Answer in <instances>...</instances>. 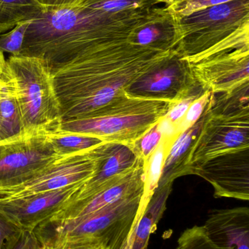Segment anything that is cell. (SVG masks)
<instances>
[{"label": "cell", "instance_id": "obj_1", "mask_svg": "<svg viewBox=\"0 0 249 249\" xmlns=\"http://www.w3.org/2000/svg\"><path fill=\"white\" fill-rule=\"evenodd\" d=\"M149 10L111 14L86 2L68 8L39 9L30 19L20 55L39 58L53 70L94 47L127 39Z\"/></svg>", "mask_w": 249, "mask_h": 249}, {"label": "cell", "instance_id": "obj_2", "mask_svg": "<svg viewBox=\"0 0 249 249\" xmlns=\"http://www.w3.org/2000/svg\"><path fill=\"white\" fill-rule=\"evenodd\" d=\"M172 52L142 48L119 39L94 47L51 70L61 118L107 86L121 82L134 83L159 67Z\"/></svg>", "mask_w": 249, "mask_h": 249}, {"label": "cell", "instance_id": "obj_3", "mask_svg": "<svg viewBox=\"0 0 249 249\" xmlns=\"http://www.w3.org/2000/svg\"><path fill=\"white\" fill-rule=\"evenodd\" d=\"M143 191L98 212L69 219H48L35 229L42 247L78 245L121 249L130 235Z\"/></svg>", "mask_w": 249, "mask_h": 249}, {"label": "cell", "instance_id": "obj_4", "mask_svg": "<svg viewBox=\"0 0 249 249\" xmlns=\"http://www.w3.org/2000/svg\"><path fill=\"white\" fill-rule=\"evenodd\" d=\"M6 65L23 134H48L59 130L61 107L50 69L39 58L23 55H10Z\"/></svg>", "mask_w": 249, "mask_h": 249}, {"label": "cell", "instance_id": "obj_5", "mask_svg": "<svg viewBox=\"0 0 249 249\" xmlns=\"http://www.w3.org/2000/svg\"><path fill=\"white\" fill-rule=\"evenodd\" d=\"M175 99L127 95L95 116L63 121L59 130L133 144L168 112Z\"/></svg>", "mask_w": 249, "mask_h": 249}, {"label": "cell", "instance_id": "obj_6", "mask_svg": "<svg viewBox=\"0 0 249 249\" xmlns=\"http://www.w3.org/2000/svg\"><path fill=\"white\" fill-rule=\"evenodd\" d=\"M175 20L174 50L182 58L192 56L249 23V0H233L175 18Z\"/></svg>", "mask_w": 249, "mask_h": 249}, {"label": "cell", "instance_id": "obj_7", "mask_svg": "<svg viewBox=\"0 0 249 249\" xmlns=\"http://www.w3.org/2000/svg\"><path fill=\"white\" fill-rule=\"evenodd\" d=\"M113 143L105 142L89 150L58 157L28 181L0 189V197H24L86 182L97 173Z\"/></svg>", "mask_w": 249, "mask_h": 249}, {"label": "cell", "instance_id": "obj_8", "mask_svg": "<svg viewBox=\"0 0 249 249\" xmlns=\"http://www.w3.org/2000/svg\"><path fill=\"white\" fill-rule=\"evenodd\" d=\"M58 157L45 133L0 142V189L28 181Z\"/></svg>", "mask_w": 249, "mask_h": 249}, {"label": "cell", "instance_id": "obj_9", "mask_svg": "<svg viewBox=\"0 0 249 249\" xmlns=\"http://www.w3.org/2000/svg\"><path fill=\"white\" fill-rule=\"evenodd\" d=\"M83 184L24 197H0V216L19 231H35L70 203Z\"/></svg>", "mask_w": 249, "mask_h": 249}, {"label": "cell", "instance_id": "obj_10", "mask_svg": "<svg viewBox=\"0 0 249 249\" xmlns=\"http://www.w3.org/2000/svg\"><path fill=\"white\" fill-rule=\"evenodd\" d=\"M244 112L219 118L208 115L200 139L195 142L187 163L209 161L227 154L236 153L249 148V120L244 121Z\"/></svg>", "mask_w": 249, "mask_h": 249}, {"label": "cell", "instance_id": "obj_11", "mask_svg": "<svg viewBox=\"0 0 249 249\" xmlns=\"http://www.w3.org/2000/svg\"><path fill=\"white\" fill-rule=\"evenodd\" d=\"M249 48H241L187 66L192 77L208 90L232 93L249 83Z\"/></svg>", "mask_w": 249, "mask_h": 249}, {"label": "cell", "instance_id": "obj_12", "mask_svg": "<svg viewBox=\"0 0 249 249\" xmlns=\"http://www.w3.org/2000/svg\"><path fill=\"white\" fill-rule=\"evenodd\" d=\"M143 162L137 158L131 144L113 143L97 173L82 184L70 203L95 196L121 181Z\"/></svg>", "mask_w": 249, "mask_h": 249}, {"label": "cell", "instance_id": "obj_13", "mask_svg": "<svg viewBox=\"0 0 249 249\" xmlns=\"http://www.w3.org/2000/svg\"><path fill=\"white\" fill-rule=\"evenodd\" d=\"M127 41L131 45L156 51L174 50L176 20L165 6L152 7L130 30Z\"/></svg>", "mask_w": 249, "mask_h": 249}, {"label": "cell", "instance_id": "obj_14", "mask_svg": "<svg viewBox=\"0 0 249 249\" xmlns=\"http://www.w3.org/2000/svg\"><path fill=\"white\" fill-rule=\"evenodd\" d=\"M203 228L222 249H249V208L211 211Z\"/></svg>", "mask_w": 249, "mask_h": 249}, {"label": "cell", "instance_id": "obj_15", "mask_svg": "<svg viewBox=\"0 0 249 249\" xmlns=\"http://www.w3.org/2000/svg\"><path fill=\"white\" fill-rule=\"evenodd\" d=\"M144 162L121 181L84 200L66 205L51 219H69L98 212L143 190Z\"/></svg>", "mask_w": 249, "mask_h": 249}, {"label": "cell", "instance_id": "obj_16", "mask_svg": "<svg viewBox=\"0 0 249 249\" xmlns=\"http://www.w3.org/2000/svg\"><path fill=\"white\" fill-rule=\"evenodd\" d=\"M190 70L186 61L176 51L163 63L150 72L134 82L129 89V93L134 96L143 93H165L173 91L176 87L190 90L186 78L190 77Z\"/></svg>", "mask_w": 249, "mask_h": 249}, {"label": "cell", "instance_id": "obj_17", "mask_svg": "<svg viewBox=\"0 0 249 249\" xmlns=\"http://www.w3.org/2000/svg\"><path fill=\"white\" fill-rule=\"evenodd\" d=\"M171 190V183L158 187L121 249H148L151 235L156 231V225L166 209Z\"/></svg>", "mask_w": 249, "mask_h": 249}, {"label": "cell", "instance_id": "obj_18", "mask_svg": "<svg viewBox=\"0 0 249 249\" xmlns=\"http://www.w3.org/2000/svg\"><path fill=\"white\" fill-rule=\"evenodd\" d=\"M175 139H167L162 138L159 144L152 152L144 163V176H143V190L140 204L137 209L135 219L133 222L132 229L135 226L146 210L152 196L159 187L163 174L164 165L170 148ZM132 231V230H131Z\"/></svg>", "mask_w": 249, "mask_h": 249}, {"label": "cell", "instance_id": "obj_19", "mask_svg": "<svg viewBox=\"0 0 249 249\" xmlns=\"http://www.w3.org/2000/svg\"><path fill=\"white\" fill-rule=\"evenodd\" d=\"M23 134V127L17 102L10 81L0 93V142Z\"/></svg>", "mask_w": 249, "mask_h": 249}, {"label": "cell", "instance_id": "obj_20", "mask_svg": "<svg viewBox=\"0 0 249 249\" xmlns=\"http://www.w3.org/2000/svg\"><path fill=\"white\" fill-rule=\"evenodd\" d=\"M48 141L58 156H65L96 147L105 141L92 135L58 130L47 134Z\"/></svg>", "mask_w": 249, "mask_h": 249}, {"label": "cell", "instance_id": "obj_21", "mask_svg": "<svg viewBox=\"0 0 249 249\" xmlns=\"http://www.w3.org/2000/svg\"><path fill=\"white\" fill-rule=\"evenodd\" d=\"M39 8L31 0H0V35L32 19Z\"/></svg>", "mask_w": 249, "mask_h": 249}, {"label": "cell", "instance_id": "obj_22", "mask_svg": "<svg viewBox=\"0 0 249 249\" xmlns=\"http://www.w3.org/2000/svg\"><path fill=\"white\" fill-rule=\"evenodd\" d=\"M210 107L211 105L209 106V107H207L203 117L200 118L194 125L180 133L178 137L172 142L165 160L162 177L175 165L177 161L179 160L180 158L189 150L192 143L197 139V136H199L201 131L202 127L206 121Z\"/></svg>", "mask_w": 249, "mask_h": 249}, {"label": "cell", "instance_id": "obj_23", "mask_svg": "<svg viewBox=\"0 0 249 249\" xmlns=\"http://www.w3.org/2000/svg\"><path fill=\"white\" fill-rule=\"evenodd\" d=\"M165 0H87L89 7L111 14L146 11L164 4Z\"/></svg>", "mask_w": 249, "mask_h": 249}, {"label": "cell", "instance_id": "obj_24", "mask_svg": "<svg viewBox=\"0 0 249 249\" xmlns=\"http://www.w3.org/2000/svg\"><path fill=\"white\" fill-rule=\"evenodd\" d=\"M29 23L30 19L23 20L16 25L11 30L0 35V51L10 53L13 56L20 55Z\"/></svg>", "mask_w": 249, "mask_h": 249}, {"label": "cell", "instance_id": "obj_25", "mask_svg": "<svg viewBox=\"0 0 249 249\" xmlns=\"http://www.w3.org/2000/svg\"><path fill=\"white\" fill-rule=\"evenodd\" d=\"M175 249H222L213 244L203 226H194L183 232Z\"/></svg>", "mask_w": 249, "mask_h": 249}, {"label": "cell", "instance_id": "obj_26", "mask_svg": "<svg viewBox=\"0 0 249 249\" xmlns=\"http://www.w3.org/2000/svg\"><path fill=\"white\" fill-rule=\"evenodd\" d=\"M231 1L233 0H165L164 6L173 15L174 17L181 18L197 10Z\"/></svg>", "mask_w": 249, "mask_h": 249}, {"label": "cell", "instance_id": "obj_27", "mask_svg": "<svg viewBox=\"0 0 249 249\" xmlns=\"http://www.w3.org/2000/svg\"><path fill=\"white\" fill-rule=\"evenodd\" d=\"M162 136L158 130L157 123L153 124L141 137L139 138L132 145L137 158L145 162L149 159L162 141Z\"/></svg>", "mask_w": 249, "mask_h": 249}, {"label": "cell", "instance_id": "obj_28", "mask_svg": "<svg viewBox=\"0 0 249 249\" xmlns=\"http://www.w3.org/2000/svg\"><path fill=\"white\" fill-rule=\"evenodd\" d=\"M211 91L206 90L189 107L183 119L178 124V133H182L194 125L201 118L211 101Z\"/></svg>", "mask_w": 249, "mask_h": 249}, {"label": "cell", "instance_id": "obj_29", "mask_svg": "<svg viewBox=\"0 0 249 249\" xmlns=\"http://www.w3.org/2000/svg\"><path fill=\"white\" fill-rule=\"evenodd\" d=\"M201 93H195L193 94L186 95L183 96L181 99L175 101L171 107L168 109L167 113L164 116L166 117L168 119H169L171 122L173 123L174 124L178 126V124L181 122V120L184 118L186 112L188 110L191 104L196 99L199 97Z\"/></svg>", "mask_w": 249, "mask_h": 249}, {"label": "cell", "instance_id": "obj_30", "mask_svg": "<svg viewBox=\"0 0 249 249\" xmlns=\"http://www.w3.org/2000/svg\"><path fill=\"white\" fill-rule=\"evenodd\" d=\"M4 249H41L35 231H19L6 243Z\"/></svg>", "mask_w": 249, "mask_h": 249}, {"label": "cell", "instance_id": "obj_31", "mask_svg": "<svg viewBox=\"0 0 249 249\" xmlns=\"http://www.w3.org/2000/svg\"><path fill=\"white\" fill-rule=\"evenodd\" d=\"M40 10L68 8L84 4L87 0H31Z\"/></svg>", "mask_w": 249, "mask_h": 249}, {"label": "cell", "instance_id": "obj_32", "mask_svg": "<svg viewBox=\"0 0 249 249\" xmlns=\"http://www.w3.org/2000/svg\"><path fill=\"white\" fill-rule=\"evenodd\" d=\"M157 127L163 139H175L179 135L178 126L171 122L166 117H162L159 120Z\"/></svg>", "mask_w": 249, "mask_h": 249}, {"label": "cell", "instance_id": "obj_33", "mask_svg": "<svg viewBox=\"0 0 249 249\" xmlns=\"http://www.w3.org/2000/svg\"><path fill=\"white\" fill-rule=\"evenodd\" d=\"M18 232L13 225L0 216V249H4L6 243Z\"/></svg>", "mask_w": 249, "mask_h": 249}, {"label": "cell", "instance_id": "obj_34", "mask_svg": "<svg viewBox=\"0 0 249 249\" xmlns=\"http://www.w3.org/2000/svg\"><path fill=\"white\" fill-rule=\"evenodd\" d=\"M10 80V75L6 65V58L4 53L0 51V81L7 83Z\"/></svg>", "mask_w": 249, "mask_h": 249}, {"label": "cell", "instance_id": "obj_35", "mask_svg": "<svg viewBox=\"0 0 249 249\" xmlns=\"http://www.w3.org/2000/svg\"><path fill=\"white\" fill-rule=\"evenodd\" d=\"M42 247V246H41ZM45 249H93L88 248V247H83V246L78 245H67V244H63V245L54 246V247H42Z\"/></svg>", "mask_w": 249, "mask_h": 249}, {"label": "cell", "instance_id": "obj_36", "mask_svg": "<svg viewBox=\"0 0 249 249\" xmlns=\"http://www.w3.org/2000/svg\"><path fill=\"white\" fill-rule=\"evenodd\" d=\"M41 249H44L43 247H41Z\"/></svg>", "mask_w": 249, "mask_h": 249}]
</instances>
